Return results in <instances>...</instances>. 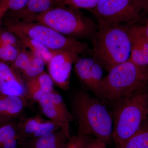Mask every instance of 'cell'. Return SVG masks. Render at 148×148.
Wrapping results in <instances>:
<instances>
[{
	"label": "cell",
	"instance_id": "d4e9b609",
	"mask_svg": "<svg viewBox=\"0 0 148 148\" xmlns=\"http://www.w3.org/2000/svg\"><path fill=\"white\" fill-rule=\"evenodd\" d=\"M101 0H60L59 4H63L77 9L90 10L94 8Z\"/></svg>",
	"mask_w": 148,
	"mask_h": 148
},
{
	"label": "cell",
	"instance_id": "4fadbf2b",
	"mask_svg": "<svg viewBox=\"0 0 148 148\" xmlns=\"http://www.w3.org/2000/svg\"><path fill=\"white\" fill-rule=\"evenodd\" d=\"M45 65L42 59L22 47L16 60L10 66L25 82L44 71Z\"/></svg>",
	"mask_w": 148,
	"mask_h": 148
},
{
	"label": "cell",
	"instance_id": "44dd1931",
	"mask_svg": "<svg viewBox=\"0 0 148 148\" xmlns=\"http://www.w3.org/2000/svg\"><path fill=\"white\" fill-rule=\"evenodd\" d=\"M121 148H148V122L145 121L138 132Z\"/></svg>",
	"mask_w": 148,
	"mask_h": 148
},
{
	"label": "cell",
	"instance_id": "4316f807",
	"mask_svg": "<svg viewBox=\"0 0 148 148\" xmlns=\"http://www.w3.org/2000/svg\"><path fill=\"white\" fill-rule=\"evenodd\" d=\"M106 145H107L102 141L90 137L88 140L86 148H107Z\"/></svg>",
	"mask_w": 148,
	"mask_h": 148
},
{
	"label": "cell",
	"instance_id": "cb8c5ba5",
	"mask_svg": "<svg viewBox=\"0 0 148 148\" xmlns=\"http://www.w3.org/2000/svg\"><path fill=\"white\" fill-rule=\"evenodd\" d=\"M4 45H14L21 48L23 47L16 35L5 28L0 29V47Z\"/></svg>",
	"mask_w": 148,
	"mask_h": 148
},
{
	"label": "cell",
	"instance_id": "1f68e13d",
	"mask_svg": "<svg viewBox=\"0 0 148 148\" xmlns=\"http://www.w3.org/2000/svg\"></svg>",
	"mask_w": 148,
	"mask_h": 148
},
{
	"label": "cell",
	"instance_id": "ffe728a7",
	"mask_svg": "<svg viewBox=\"0 0 148 148\" xmlns=\"http://www.w3.org/2000/svg\"><path fill=\"white\" fill-rule=\"evenodd\" d=\"M21 42L22 47L48 64L56 51H53L38 41L20 33H13Z\"/></svg>",
	"mask_w": 148,
	"mask_h": 148
},
{
	"label": "cell",
	"instance_id": "83f0119b",
	"mask_svg": "<svg viewBox=\"0 0 148 148\" xmlns=\"http://www.w3.org/2000/svg\"><path fill=\"white\" fill-rule=\"evenodd\" d=\"M140 4L143 11L148 13V0H136Z\"/></svg>",
	"mask_w": 148,
	"mask_h": 148
},
{
	"label": "cell",
	"instance_id": "277c9868",
	"mask_svg": "<svg viewBox=\"0 0 148 148\" xmlns=\"http://www.w3.org/2000/svg\"><path fill=\"white\" fill-rule=\"evenodd\" d=\"M148 67L130 61L114 67L104 77L102 101L113 104L147 87Z\"/></svg>",
	"mask_w": 148,
	"mask_h": 148
},
{
	"label": "cell",
	"instance_id": "f1b7e54d",
	"mask_svg": "<svg viewBox=\"0 0 148 148\" xmlns=\"http://www.w3.org/2000/svg\"><path fill=\"white\" fill-rule=\"evenodd\" d=\"M145 32L146 36L148 40V23L146 26H145Z\"/></svg>",
	"mask_w": 148,
	"mask_h": 148
},
{
	"label": "cell",
	"instance_id": "603a6c76",
	"mask_svg": "<svg viewBox=\"0 0 148 148\" xmlns=\"http://www.w3.org/2000/svg\"><path fill=\"white\" fill-rule=\"evenodd\" d=\"M21 48L14 45L0 47V60L11 65L16 60Z\"/></svg>",
	"mask_w": 148,
	"mask_h": 148
},
{
	"label": "cell",
	"instance_id": "3957f363",
	"mask_svg": "<svg viewBox=\"0 0 148 148\" xmlns=\"http://www.w3.org/2000/svg\"><path fill=\"white\" fill-rule=\"evenodd\" d=\"M114 104L113 140L116 148H121L146 121L148 115L147 87Z\"/></svg>",
	"mask_w": 148,
	"mask_h": 148
},
{
	"label": "cell",
	"instance_id": "5b68a950",
	"mask_svg": "<svg viewBox=\"0 0 148 148\" xmlns=\"http://www.w3.org/2000/svg\"><path fill=\"white\" fill-rule=\"evenodd\" d=\"M32 22L45 25L61 34L78 40L91 39L98 29V25L79 9L63 4L36 15Z\"/></svg>",
	"mask_w": 148,
	"mask_h": 148
},
{
	"label": "cell",
	"instance_id": "5bb4252c",
	"mask_svg": "<svg viewBox=\"0 0 148 148\" xmlns=\"http://www.w3.org/2000/svg\"><path fill=\"white\" fill-rule=\"evenodd\" d=\"M25 92L24 81L10 65L0 60V94L25 98Z\"/></svg>",
	"mask_w": 148,
	"mask_h": 148
},
{
	"label": "cell",
	"instance_id": "7a4b0ae2",
	"mask_svg": "<svg viewBox=\"0 0 148 148\" xmlns=\"http://www.w3.org/2000/svg\"><path fill=\"white\" fill-rule=\"evenodd\" d=\"M98 29L91 38L92 58L108 72L129 60L131 43L128 25L98 23Z\"/></svg>",
	"mask_w": 148,
	"mask_h": 148
},
{
	"label": "cell",
	"instance_id": "4dcf8cb0",
	"mask_svg": "<svg viewBox=\"0 0 148 148\" xmlns=\"http://www.w3.org/2000/svg\"><path fill=\"white\" fill-rule=\"evenodd\" d=\"M1 18H0V25H1Z\"/></svg>",
	"mask_w": 148,
	"mask_h": 148
},
{
	"label": "cell",
	"instance_id": "ac0fdd59",
	"mask_svg": "<svg viewBox=\"0 0 148 148\" xmlns=\"http://www.w3.org/2000/svg\"><path fill=\"white\" fill-rule=\"evenodd\" d=\"M27 106L24 97L0 94V122L19 117Z\"/></svg>",
	"mask_w": 148,
	"mask_h": 148
},
{
	"label": "cell",
	"instance_id": "30bf717a",
	"mask_svg": "<svg viewBox=\"0 0 148 148\" xmlns=\"http://www.w3.org/2000/svg\"><path fill=\"white\" fill-rule=\"evenodd\" d=\"M103 68L90 58L79 57L74 64V71L86 88L102 99Z\"/></svg>",
	"mask_w": 148,
	"mask_h": 148
},
{
	"label": "cell",
	"instance_id": "7402d4cb",
	"mask_svg": "<svg viewBox=\"0 0 148 148\" xmlns=\"http://www.w3.org/2000/svg\"><path fill=\"white\" fill-rule=\"evenodd\" d=\"M30 0H6L0 5V18L6 12L20 11L24 9Z\"/></svg>",
	"mask_w": 148,
	"mask_h": 148
},
{
	"label": "cell",
	"instance_id": "7c38bea8",
	"mask_svg": "<svg viewBox=\"0 0 148 148\" xmlns=\"http://www.w3.org/2000/svg\"><path fill=\"white\" fill-rule=\"evenodd\" d=\"M128 33L131 43L129 60L138 66L148 67V40L145 26L136 24L130 25Z\"/></svg>",
	"mask_w": 148,
	"mask_h": 148
},
{
	"label": "cell",
	"instance_id": "8992f818",
	"mask_svg": "<svg viewBox=\"0 0 148 148\" xmlns=\"http://www.w3.org/2000/svg\"><path fill=\"white\" fill-rule=\"evenodd\" d=\"M4 28L13 33H20L41 43L54 51H68L78 54L87 53V44L61 34L53 29L35 22H29L8 16L1 18Z\"/></svg>",
	"mask_w": 148,
	"mask_h": 148
},
{
	"label": "cell",
	"instance_id": "8fae6325",
	"mask_svg": "<svg viewBox=\"0 0 148 148\" xmlns=\"http://www.w3.org/2000/svg\"><path fill=\"white\" fill-rule=\"evenodd\" d=\"M16 123L23 140L40 137L62 128L59 123L45 119L40 115L22 117Z\"/></svg>",
	"mask_w": 148,
	"mask_h": 148
},
{
	"label": "cell",
	"instance_id": "2e32d148",
	"mask_svg": "<svg viewBox=\"0 0 148 148\" xmlns=\"http://www.w3.org/2000/svg\"><path fill=\"white\" fill-rule=\"evenodd\" d=\"M71 138L61 129L38 138L23 140L22 148H63Z\"/></svg>",
	"mask_w": 148,
	"mask_h": 148
},
{
	"label": "cell",
	"instance_id": "9a60e30c",
	"mask_svg": "<svg viewBox=\"0 0 148 148\" xmlns=\"http://www.w3.org/2000/svg\"><path fill=\"white\" fill-rule=\"evenodd\" d=\"M26 88L25 98L32 102L39 101L44 95L53 90V82L49 74L41 73L24 82Z\"/></svg>",
	"mask_w": 148,
	"mask_h": 148
},
{
	"label": "cell",
	"instance_id": "d6986e66",
	"mask_svg": "<svg viewBox=\"0 0 148 148\" xmlns=\"http://www.w3.org/2000/svg\"><path fill=\"white\" fill-rule=\"evenodd\" d=\"M0 125V148H22L23 141L16 123L6 121Z\"/></svg>",
	"mask_w": 148,
	"mask_h": 148
},
{
	"label": "cell",
	"instance_id": "e0dca14e",
	"mask_svg": "<svg viewBox=\"0 0 148 148\" xmlns=\"http://www.w3.org/2000/svg\"><path fill=\"white\" fill-rule=\"evenodd\" d=\"M60 0H30L27 6L20 11L6 12L3 16L32 22L34 17L56 6Z\"/></svg>",
	"mask_w": 148,
	"mask_h": 148
},
{
	"label": "cell",
	"instance_id": "9c48e42d",
	"mask_svg": "<svg viewBox=\"0 0 148 148\" xmlns=\"http://www.w3.org/2000/svg\"><path fill=\"white\" fill-rule=\"evenodd\" d=\"M74 51H56L48 63L49 75L53 83L62 90H68L73 65L79 57Z\"/></svg>",
	"mask_w": 148,
	"mask_h": 148
},
{
	"label": "cell",
	"instance_id": "ba28073f",
	"mask_svg": "<svg viewBox=\"0 0 148 148\" xmlns=\"http://www.w3.org/2000/svg\"><path fill=\"white\" fill-rule=\"evenodd\" d=\"M38 103L43 114L48 119L61 124L62 129L71 136L70 123L73 118L61 94L54 89L44 95Z\"/></svg>",
	"mask_w": 148,
	"mask_h": 148
},
{
	"label": "cell",
	"instance_id": "6da1fadb",
	"mask_svg": "<svg viewBox=\"0 0 148 148\" xmlns=\"http://www.w3.org/2000/svg\"><path fill=\"white\" fill-rule=\"evenodd\" d=\"M104 102L91 96L85 89H80L73 98L72 114L78 126L77 134L107 145L113 140V118Z\"/></svg>",
	"mask_w": 148,
	"mask_h": 148
},
{
	"label": "cell",
	"instance_id": "f546056e",
	"mask_svg": "<svg viewBox=\"0 0 148 148\" xmlns=\"http://www.w3.org/2000/svg\"><path fill=\"white\" fill-rule=\"evenodd\" d=\"M5 1H6V0H0V5Z\"/></svg>",
	"mask_w": 148,
	"mask_h": 148
},
{
	"label": "cell",
	"instance_id": "52a82bcc",
	"mask_svg": "<svg viewBox=\"0 0 148 148\" xmlns=\"http://www.w3.org/2000/svg\"><path fill=\"white\" fill-rule=\"evenodd\" d=\"M90 10L99 24L128 26L137 23L143 11L136 0H101Z\"/></svg>",
	"mask_w": 148,
	"mask_h": 148
},
{
	"label": "cell",
	"instance_id": "484cf974",
	"mask_svg": "<svg viewBox=\"0 0 148 148\" xmlns=\"http://www.w3.org/2000/svg\"><path fill=\"white\" fill-rule=\"evenodd\" d=\"M89 137L77 134L71 137L63 148H86Z\"/></svg>",
	"mask_w": 148,
	"mask_h": 148
}]
</instances>
